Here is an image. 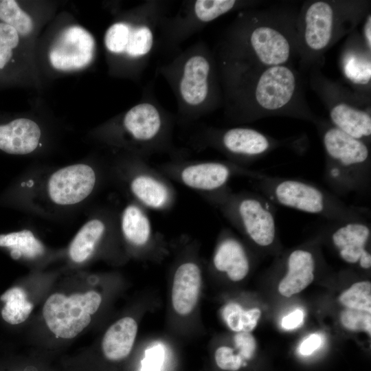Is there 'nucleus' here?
Returning <instances> with one entry per match:
<instances>
[{"mask_svg": "<svg viewBox=\"0 0 371 371\" xmlns=\"http://www.w3.org/2000/svg\"><path fill=\"white\" fill-rule=\"evenodd\" d=\"M329 237L339 256L346 262L359 264L364 269L371 267L368 249L370 238V223L367 219L348 221H328Z\"/></svg>", "mask_w": 371, "mask_h": 371, "instance_id": "9", "label": "nucleus"}, {"mask_svg": "<svg viewBox=\"0 0 371 371\" xmlns=\"http://www.w3.org/2000/svg\"><path fill=\"white\" fill-rule=\"evenodd\" d=\"M339 302L346 308L371 312V283H355L341 294Z\"/></svg>", "mask_w": 371, "mask_h": 371, "instance_id": "30", "label": "nucleus"}, {"mask_svg": "<svg viewBox=\"0 0 371 371\" xmlns=\"http://www.w3.org/2000/svg\"><path fill=\"white\" fill-rule=\"evenodd\" d=\"M41 131L34 121L24 117L0 124V151L12 155L34 152L39 145Z\"/></svg>", "mask_w": 371, "mask_h": 371, "instance_id": "12", "label": "nucleus"}, {"mask_svg": "<svg viewBox=\"0 0 371 371\" xmlns=\"http://www.w3.org/2000/svg\"><path fill=\"white\" fill-rule=\"evenodd\" d=\"M304 320V313L300 309H296L282 319V326L286 330L294 329L300 326Z\"/></svg>", "mask_w": 371, "mask_h": 371, "instance_id": "38", "label": "nucleus"}, {"mask_svg": "<svg viewBox=\"0 0 371 371\" xmlns=\"http://www.w3.org/2000/svg\"><path fill=\"white\" fill-rule=\"evenodd\" d=\"M249 45L257 59L269 67L283 65L291 55V45L278 30L267 25L254 28L249 36Z\"/></svg>", "mask_w": 371, "mask_h": 371, "instance_id": "13", "label": "nucleus"}, {"mask_svg": "<svg viewBox=\"0 0 371 371\" xmlns=\"http://www.w3.org/2000/svg\"><path fill=\"white\" fill-rule=\"evenodd\" d=\"M371 64L368 58L358 54H350L344 61V70L346 76L352 82L366 85L370 81Z\"/></svg>", "mask_w": 371, "mask_h": 371, "instance_id": "31", "label": "nucleus"}, {"mask_svg": "<svg viewBox=\"0 0 371 371\" xmlns=\"http://www.w3.org/2000/svg\"><path fill=\"white\" fill-rule=\"evenodd\" d=\"M121 229L125 239L136 246L145 245L150 236V224L148 217L137 205H128L121 216Z\"/></svg>", "mask_w": 371, "mask_h": 371, "instance_id": "25", "label": "nucleus"}, {"mask_svg": "<svg viewBox=\"0 0 371 371\" xmlns=\"http://www.w3.org/2000/svg\"><path fill=\"white\" fill-rule=\"evenodd\" d=\"M161 69L174 89L179 108L191 113L209 108L213 98L214 67L205 47L190 48Z\"/></svg>", "mask_w": 371, "mask_h": 371, "instance_id": "4", "label": "nucleus"}, {"mask_svg": "<svg viewBox=\"0 0 371 371\" xmlns=\"http://www.w3.org/2000/svg\"><path fill=\"white\" fill-rule=\"evenodd\" d=\"M137 333V324L132 317H123L113 324L102 341L104 358L111 363L125 360L132 351Z\"/></svg>", "mask_w": 371, "mask_h": 371, "instance_id": "19", "label": "nucleus"}, {"mask_svg": "<svg viewBox=\"0 0 371 371\" xmlns=\"http://www.w3.org/2000/svg\"><path fill=\"white\" fill-rule=\"evenodd\" d=\"M335 11L329 3L319 1L311 3L304 15V38L307 47L315 52L330 44L335 27Z\"/></svg>", "mask_w": 371, "mask_h": 371, "instance_id": "14", "label": "nucleus"}, {"mask_svg": "<svg viewBox=\"0 0 371 371\" xmlns=\"http://www.w3.org/2000/svg\"><path fill=\"white\" fill-rule=\"evenodd\" d=\"M13 371H55L42 364L29 363Z\"/></svg>", "mask_w": 371, "mask_h": 371, "instance_id": "39", "label": "nucleus"}, {"mask_svg": "<svg viewBox=\"0 0 371 371\" xmlns=\"http://www.w3.org/2000/svg\"><path fill=\"white\" fill-rule=\"evenodd\" d=\"M232 168L219 162H207L190 165L181 172V179L188 186L203 190L221 188L229 180Z\"/></svg>", "mask_w": 371, "mask_h": 371, "instance_id": "21", "label": "nucleus"}, {"mask_svg": "<svg viewBox=\"0 0 371 371\" xmlns=\"http://www.w3.org/2000/svg\"><path fill=\"white\" fill-rule=\"evenodd\" d=\"M106 231L100 218L87 220L79 229L69 244L68 254L75 263H82L91 258Z\"/></svg>", "mask_w": 371, "mask_h": 371, "instance_id": "23", "label": "nucleus"}, {"mask_svg": "<svg viewBox=\"0 0 371 371\" xmlns=\"http://www.w3.org/2000/svg\"><path fill=\"white\" fill-rule=\"evenodd\" d=\"M234 343L238 354L245 362L253 358L256 348V342L249 333H238L234 336Z\"/></svg>", "mask_w": 371, "mask_h": 371, "instance_id": "35", "label": "nucleus"}, {"mask_svg": "<svg viewBox=\"0 0 371 371\" xmlns=\"http://www.w3.org/2000/svg\"><path fill=\"white\" fill-rule=\"evenodd\" d=\"M217 367L224 371H238L246 365L236 350L229 346H220L214 352Z\"/></svg>", "mask_w": 371, "mask_h": 371, "instance_id": "34", "label": "nucleus"}, {"mask_svg": "<svg viewBox=\"0 0 371 371\" xmlns=\"http://www.w3.org/2000/svg\"><path fill=\"white\" fill-rule=\"evenodd\" d=\"M164 365V357L161 352L152 350L146 352L141 361L139 371H161Z\"/></svg>", "mask_w": 371, "mask_h": 371, "instance_id": "36", "label": "nucleus"}, {"mask_svg": "<svg viewBox=\"0 0 371 371\" xmlns=\"http://www.w3.org/2000/svg\"><path fill=\"white\" fill-rule=\"evenodd\" d=\"M221 143L228 153L251 159L265 155L276 146L274 142L265 134L244 127L225 131L221 137Z\"/></svg>", "mask_w": 371, "mask_h": 371, "instance_id": "16", "label": "nucleus"}, {"mask_svg": "<svg viewBox=\"0 0 371 371\" xmlns=\"http://www.w3.org/2000/svg\"><path fill=\"white\" fill-rule=\"evenodd\" d=\"M213 263L216 270L226 273L228 278L234 282L245 278L250 268L249 258L244 246L231 236H226L220 241L214 253Z\"/></svg>", "mask_w": 371, "mask_h": 371, "instance_id": "20", "label": "nucleus"}, {"mask_svg": "<svg viewBox=\"0 0 371 371\" xmlns=\"http://www.w3.org/2000/svg\"><path fill=\"white\" fill-rule=\"evenodd\" d=\"M364 38L366 45L369 49L371 48V16L370 14L366 19L363 27Z\"/></svg>", "mask_w": 371, "mask_h": 371, "instance_id": "40", "label": "nucleus"}, {"mask_svg": "<svg viewBox=\"0 0 371 371\" xmlns=\"http://www.w3.org/2000/svg\"><path fill=\"white\" fill-rule=\"evenodd\" d=\"M162 114L159 107L148 101L140 102L124 115L122 125L126 132L135 140L148 142L161 131Z\"/></svg>", "mask_w": 371, "mask_h": 371, "instance_id": "18", "label": "nucleus"}, {"mask_svg": "<svg viewBox=\"0 0 371 371\" xmlns=\"http://www.w3.org/2000/svg\"><path fill=\"white\" fill-rule=\"evenodd\" d=\"M19 43V35L11 26L0 22V70L11 60Z\"/></svg>", "mask_w": 371, "mask_h": 371, "instance_id": "32", "label": "nucleus"}, {"mask_svg": "<svg viewBox=\"0 0 371 371\" xmlns=\"http://www.w3.org/2000/svg\"><path fill=\"white\" fill-rule=\"evenodd\" d=\"M97 173L91 165L77 163L56 168L37 181L19 178L1 194L0 205L24 208L30 203L48 210L78 206L93 192Z\"/></svg>", "mask_w": 371, "mask_h": 371, "instance_id": "1", "label": "nucleus"}, {"mask_svg": "<svg viewBox=\"0 0 371 371\" xmlns=\"http://www.w3.org/2000/svg\"><path fill=\"white\" fill-rule=\"evenodd\" d=\"M0 20L13 27L19 36H27L34 27L32 18L14 0H0Z\"/></svg>", "mask_w": 371, "mask_h": 371, "instance_id": "29", "label": "nucleus"}, {"mask_svg": "<svg viewBox=\"0 0 371 371\" xmlns=\"http://www.w3.org/2000/svg\"><path fill=\"white\" fill-rule=\"evenodd\" d=\"M0 247L9 251L14 260H35L45 253L43 243L27 229L0 234Z\"/></svg>", "mask_w": 371, "mask_h": 371, "instance_id": "24", "label": "nucleus"}, {"mask_svg": "<svg viewBox=\"0 0 371 371\" xmlns=\"http://www.w3.org/2000/svg\"><path fill=\"white\" fill-rule=\"evenodd\" d=\"M322 344V338L318 334H311L306 337L300 346L301 355L307 356L316 350Z\"/></svg>", "mask_w": 371, "mask_h": 371, "instance_id": "37", "label": "nucleus"}, {"mask_svg": "<svg viewBox=\"0 0 371 371\" xmlns=\"http://www.w3.org/2000/svg\"><path fill=\"white\" fill-rule=\"evenodd\" d=\"M234 219L247 236L257 246L270 248L277 241L276 210L263 195L240 196L231 205Z\"/></svg>", "mask_w": 371, "mask_h": 371, "instance_id": "6", "label": "nucleus"}, {"mask_svg": "<svg viewBox=\"0 0 371 371\" xmlns=\"http://www.w3.org/2000/svg\"><path fill=\"white\" fill-rule=\"evenodd\" d=\"M333 126L368 144L371 136L370 115L346 103H338L330 111Z\"/></svg>", "mask_w": 371, "mask_h": 371, "instance_id": "22", "label": "nucleus"}, {"mask_svg": "<svg viewBox=\"0 0 371 371\" xmlns=\"http://www.w3.org/2000/svg\"><path fill=\"white\" fill-rule=\"evenodd\" d=\"M95 41L92 35L78 25L63 30L53 43L49 53L52 67L71 71L87 66L93 59Z\"/></svg>", "mask_w": 371, "mask_h": 371, "instance_id": "8", "label": "nucleus"}, {"mask_svg": "<svg viewBox=\"0 0 371 371\" xmlns=\"http://www.w3.org/2000/svg\"><path fill=\"white\" fill-rule=\"evenodd\" d=\"M130 189L138 200L150 207H162L168 200L167 188L150 176L141 175L135 177L130 183Z\"/></svg>", "mask_w": 371, "mask_h": 371, "instance_id": "26", "label": "nucleus"}, {"mask_svg": "<svg viewBox=\"0 0 371 371\" xmlns=\"http://www.w3.org/2000/svg\"><path fill=\"white\" fill-rule=\"evenodd\" d=\"M201 287V273L194 263L186 262L177 269L172 288V304L181 315L192 313L196 305Z\"/></svg>", "mask_w": 371, "mask_h": 371, "instance_id": "17", "label": "nucleus"}, {"mask_svg": "<svg viewBox=\"0 0 371 371\" xmlns=\"http://www.w3.org/2000/svg\"><path fill=\"white\" fill-rule=\"evenodd\" d=\"M237 4L234 0H196L188 3L183 14L172 23V34L177 39L191 34L199 27L205 25L232 10ZM175 36L172 37L174 38Z\"/></svg>", "mask_w": 371, "mask_h": 371, "instance_id": "11", "label": "nucleus"}, {"mask_svg": "<svg viewBox=\"0 0 371 371\" xmlns=\"http://www.w3.org/2000/svg\"><path fill=\"white\" fill-rule=\"evenodd\" d=\"M257 186L272 203L319 216L328 221L367 219L368 210L349 205L332 192L310 181L262 174Z\"/></svg>", "mask_w": 371, "mask_h": 371, "instance_id": "2", "label": "nucleus"}, {"mask_svg": "<svg viewBox=\"0 0 371 371\" xmlns=\"http://www.w3.org/2000/svg\"><path fill=\"white\" fill-rule=\"evenodd\" d=\"M260 314V309L257 308L245 311L234 302L228 303L222 311L225 322L232 330L236 333L251 331L257 325Z\"/></svg>", "mask_w": 371, "mask_h": 371, "instance_id": "28", "label": "nucleus"}, {"mask_svg": "<svg viewBox=\"0 0 371 371\" xmlns=\"http://www.w3.org/2000/svg\"><path fill=\"white\" fill-rule=\"evenodd\" d=\"M0 299L5 302L1 310L2 317L11 324H18L25 321L34 308L21 287L14 286L7 290Z\"/></svg>", "mask_w": 371, "mask_h": 371, "instance_id": "27", "label": "nucleus"}, {"mask_svg": "<svg viewBox=\"0 0 371 371\" xmlns=\"http://www.w3.org/2000/svg\"><path fill=\"white\" fill-rule=\"evenodd\" d=\"M285 265L286 272L280 282L278 291L283 296L290 297L313 281L316 257L308 248H297L289 254Z\"/></svg>", "mask_w": 371, "mask_h": 371, "instance_id": "15", "label": "nucleus"}, {"mask_svg": "<svg viewBox=\"0 0 371 371\" xmlns=\"http://www.w3.org/2000/svg\"><path fill=\"white\" fill-rule=\"evenodd\" d=\"M324 181L337 196L367 194L371 186V158L368 144L333 126L323 129Z\"/></svg>", "mask_w": 371, "mask_h": 371, "instance_id": "3", "label": "nucleus"}, {"mask_svg": "<svg viewBox=\"0 0 371 371\" xmlns=\"http://www.w3.org/2000/svg\"><path fill=\"white\" fill-rule=\"evenodd\" d=\"M153 14L145 21L131 23L117 22L111 25L104 36L106 49L116 55L133 60L146 59L151 54L155 44V25Z\"/></svg>", "mask_w": 371, "mask_h": 371, "instance_id": "7", "label": "nucleus"}, {"mask_svg": "<svg viewBox=\"0 0 371 371\" xmlns=\"http://www.w3.org/2000/svg\"><path fill=\"white\" fill-rule=\"evenodd\" d=\"M342 325L349 330L366 331L371 334V312L346 308L340 317Z\"/></svg>", "mask_w": 371, "mask_h": 371, "instance_id": "33", "label": "nucleus"}, {"mask_svg": "<svg viewBox=\"0 0 371 371\" xmlns=\"http://www.w3.org/2000/svg\"><path fill=\"white\" fill-rule=\"evenodd\" d=\"M295 87V74L289 67L284 65L269 67L258 79L254 98L264 110L278 111L289 102Z\"/></svg>", "mask_w": 371, "mask_h": 371, "instance_id": "10", "label": "nucleus"}, {"mask_svg": "<svg viewBox=\"0 0 371 371\" xmlns=\"http://www.w3.org/2000/svg\"><path fill=\"white\" fill-rule=\"evenodd\" d=\"M101 302V295L94 291L69 297L55 293L44 304L43 318L56 337L72 339L89 324L91 315L98 311Z\"/></svg>", "mask_w": 371, "mask_h": 371, "instance_id": "5", "label": "nucleus"}]
</instances>
